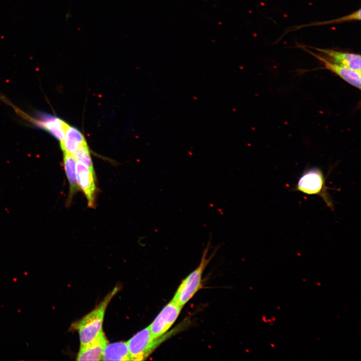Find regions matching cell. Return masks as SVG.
I'll use <instances>...</instances> for the list:
<instances>
[{
	"mask_svg": "<svg viewBox=\"0 0 361 361\" xmlns=\"http://www.w3.org/2000/svg\"><path fill=\"white\" fill-rule=\"evenodd\" d=\"M324 55L328 60L360 72V55L351 53L343 52L332 49H322L309 47Z\"/></svg>",
	"mask_w": 361,
	"mask_h": 361,
	"instance_id": "cell-9",
	"label": "cell"
},
{
	"mask_svg": "<svg viewBox=\"0 0 361 361\" xmlns=\"http://www.w3.org/2000/svg\"><path fill=\"white\" fill-rule=\"evenodd\" d=\"M360 20V9H359L358 10L351 13L345 16H343L333 20H330L329 21L316 22L311 24L307 25H303L296 27V29H300L304 27L310 26H319L323 25L331 24L333 23H340L345 22L351 21H359Z\"/></svg>",
	"mask_w": 361,
	"mask_h": 361,
	"instance_id": "cell-15",
	"label": "cell"
},
{
	"mask_svg": "<svg viewBox=\"0 0 361 361\" xmlns=\"http://www.w3.org/2000/svg\"><path fill=\"white\" fill-rule=\"evenodd\" d=\"M182 308L183 307L171 300L162 308L149 325L154 337H160L167 333L177 318Z\"/></svg>",
	"mask_w": 361,
	"mask_h": 361,
	"instance_id": "cell-5",
	"label": "cell"
},
{
	"mask_svg": "<svg viewBox=\"0 0 361 361\" xmlns=\"http://www.w3.org/2000/svg\"><path fill=\"white\" fill-rule=\"evenodd\" d=\"M208 250H204L198 267L181 282L172 299L183 307L203 287V273L211 259L207 258Z\"/></svg>",
	"mask_w": 361,
	"mask_h": 361,
	"instance_id": "cell-4",
	"label": "cell"
},
{
	"mask_svg": "<svg viewBox=\"0 0 361 361\" xmlns=\"http://www.w3.org/2000/svg\"><path fill=\"white\" fill-rule=\"evenodd\" d=\"M172 333L171 331L160 337L155 338L151 333L149 326L137 332L127 341L131 360L145 359Z\"/></svg>",
	"mask_w": 361,
	"mask_h": 361,
	"instance_id": "cell-3",
	"label": "cell"
},
{
	"mask_svg": "<svg viewBox=\"0 0 361 361\" xmlns=\"http://www.w3.org/2000/svg\"><path fill=\"white\" fill-rule=\"evenodd\" d=\"M301 48L321 61L325 69L335 74L351 85L360 89V72L333 63L324 57L309 50L306 47H301Z\"/></svg>",
	"mask_w": 361,
	"mask_h": 361,
	"instance_id": "cell-7",
	"label": "cell"
},
{
	"mask_svg": "<svg viewBox=\"0 0 361 361\" xmlns=\"http://www.w3.org/2000/svg\"><path fill=\"white\" fill-rule=\"evenodd\" d=\"M42 116L41 119L36 121L37 125L46 130L61 143L68 124L60 118L49 114Z\"/></svg>",
	"mask_w": 361,
	"mask_h": 361,
	"instance_id": "cell-10",
	"label": "cell"
},
{
	"mask_svg": "<svg viewBox=\"0 0 361 361\" xmlns=\"http://www.w3.org/2000/svg\"><path fill=\"white\" fill-rule=\"evenodd\" d=\"M85 142H86L82 134L76 128L68 125L60 145L63 152L72 154L79 146Z\"/></svg>",
	"mask_w": 361,
	"mask_h": 361,
	"instance_id": "cell-13",
	"label": "cell"
},
{
	"mask_svg": "<svg viewBox=\"0 0 361 361\" xmlns=\"http://www.w3.org/2000/svg\"><path fill=\"white\" fill-rule=\"evenodd\" d=\"M72 155L77 161L80 162L91 169L94 170L93 163L86 142L79 146L72 153Z\"/></svg>",
	"mask_w": 361,
	"mask_h": 361,
	"instance_id": "cell-14",
	"label": "cell"
},
{
	"mask_svg": "<svg viewBox=\"0 0 361 361\" xmlns=\"http://www.w3.org/2000/svg\"><path fill=\"white\" fill-rule=\"evenodd\" d=\"M102 360H131L127 341L107 344L104 349Z\"/></svg>",
	"mask_w": 361,
	"mask_h": 361,
	"instance_id": "cell-11",
	"label": "cell"
},
{
	"mask_svg": "<svg viewBox=\"0 0 361 361\" xmlns=\"http://www.w3.org/2000/svg\"><path fill=\"white\" fill-rule=\"evenodd\" d=\"M108 344L102 329L91 341L80 345L77 360H102L104 349Z\"/></svg>",
	"mask_w": 361,
	"mask_h": 361,
	"instance_id": "cell-8",
	"label": "cell"
},
{
	"mask_svg": "<svg viewBox=\"0 0 361 361\" xmlns=\"http://www.w3.org/2000/svg\"><path fill=\"white\" fill-rule=\"evenodd\" d=\"M119 289V288L116 286L94 309L72 324L70 329L78 331L80 345H85L91 341L102 329L106 309Z\"/></svg>",
	"mask_w": 361,
	"mask_h": 361,
	"instance_id": "cell-1",
	"label": "cell"
},
{
	"mask_svg": "<svg viewBox=\"0 0 361 361\" xmlns=\"http://www.w3.org/2000/svg\"><path fill=\"white\" fill-rule=\"evenodd\" d=\"M76 176L78 186L85 195L87 200L88 206L90 208H95L97 188L94 170L77 161Z\"/></svg>",
	"mask_w": 361,
	"mask_h": 361,
	"instance_id": "cell-6",
	"label": "cell"
},
{
	"mask_svg": "<svg viewBox=\"0 0 361 361\" xmlns=\"http://www.w3.org/2000/svg\"><path fill=\"white\" fill-rule=\"evenodd\" d=\"M295 190L307 195L320 197L326 205L332 210L334 208L329 189L325 185V177L322 170L318 168H311L305 170L297 183Z\"/></svg>",
	"mask_w": 361,
	"mask_h": 361,
	"instance_id": "cell-2",
	"label": "cell"
},
{
	"mask_svg": "<svg viewBox=\"0 0 361 361\" xmlns=\"http://www.w3.org/2000/svg\"><path fill=\"white\" fill-rule=\"evenodd\" d=\"M63 152L64 169L69 185L68 204L78 190L76 176V160L72 154Z\"/></svg>",
	"mask_w": 361,
	"mask_h": 361,
	"instance_id": "cell-12",
	"label": "cell"
}]
</instances>
